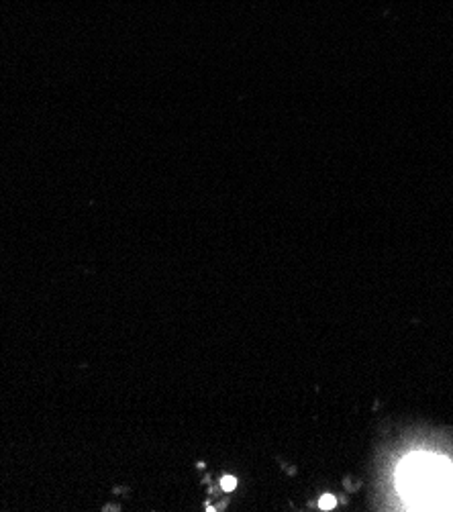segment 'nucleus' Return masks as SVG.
<instances>
[{
    "label": "nucleus",
    "mask_w": 453,
    "mask_h": 512,
    "mask_svg": "<svg viewBox=\"0 0 453 512\" xmlns=\"http://www.w3.org/2000/svg\"><path fill=\"white\" fill-rule=\"evenodd\" d=\"M453 470L445 459L435 455H411L400 468V488L421 496V504L443 506L441 492L451 490Z\"/></svg>",
    "instance_id": "f257e3e1"
},
{
    "label": "nucleus",
    "mask_w": 453,
    "mask_h": 512,
    "mask_svg": "<svg viewBox=\"0 0 453 512\" xmlns=\"http://www.w3.org/2000/svg\"><path fill=\"white\" fill-rule=\"evenodd\" d=\"M319 506H321L323 510H331V508L337 506V498L331 496V494H325V496L319 500Z\"/></svg>",
    "instance_id": "f03ea898"
},
{
    "label": "nucleus",
    "mask_w": 453,
    "mask_h": 512,
    "mask_svg": "<svg viewBox=\"0 0 453 512\" xmlns=\"http://www.w3.org/2000/svg\"><path fill=\"white\" fill-rule=\"evenodd\" d=\"M221 486H223L225 492H233V490L237 488V478H235V476H225V478L221 480Z\"/></svg>",
    "instance_id": "7ed1b4c3"
}]
</instances>
